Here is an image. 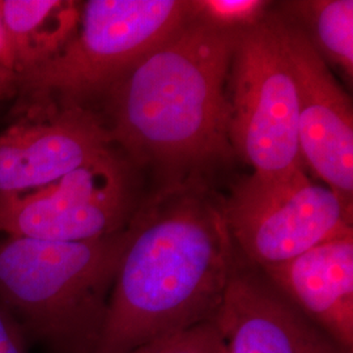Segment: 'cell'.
<instances>
[{
    "instance_id": "1",
    "label": "cell",
    "mask_w": 353,
    "mask_h": 353,
    "mask_svg": "<svg viewBox=\"0 0 353 353\" xmlns=\"http://www.w3.org/2000/svg\"><path fill=\"white\" fill-rule=\"evenodd\" d=\"M128 230L96 353L132 352L214 322L236 261L223 204L199 176L168 183Z\"/></svg>"
},
{
    "instance_id": "2",
    "label": "cell",
    "mask_w": 353,
    "mask_h": 353,
    "mask_svg": "<svg viewBox=\"0 0 353 353\" xmlns=\"http://www.w3.org/2000/svg\"><path fill=\"white\" fill-rule=\"evenodd\" d=\"M237 34L190 19L103 93L99 114L132 166L173 183L230 159L225 83Z\"/></svg>"
},
{
    "instance_id": "3",
    "label": "cell",
    "mask_w": 353,
    "mask_h": 353,
    "mask_svg": "<svg viewBox=\"0 0 353 353\" xmlns=\"http://www.w3.org/2000/svg\"><path fill=\"white\" fill-rule=\"evenodd\" d=\"M128 237V227L81 242L0 236V306L30 345L96 353Z\"/></svg>"
},
{
    "instance_id": "4",
    "label": "cell",
    "mask_w": 353,
    "mask_h": 353,
    "mask_svg": "<svg viewBox=\"0 0 353 353\" xmlns=\"http://www.w3.org/2000/svg\"><path fill=\"white\" fill-rule=\"evenodd\" d=\"M190 20L183 0H88L63 51L21 79L14 113L41 118L89 108L140 58Z\"/></svg>"
},
{
    "instance_id": "5",
    "label": "cell",
    "mask_w": 353,
    "mask_h": 353,
    "mask_svg": "<svg viewBox=\"0 0 353 353\" xmlns=\"http://www.w3.org/2000/svg\"><path fill=\"white\" fill-rule=\"evenodd\" d=\"M229 74L233 152L258 176H284L303 166L297 89L271 17L237 34Z\"/></svg>"
},
{
    "instance_id": "6",
    "label": "cell",
    "mask_w": 353,
    "mask_h": 353,
    "mask_svg": "<svg viewBox=\"0 0 353 353\" xmlns=\"http://www.w3.org/2000/svg\"><path fill=\"white\" fill-rule=\"evenodd\" d=\"M223 211L236 250L256 268L353 233L352 207L313 183L303 166L284 176H245Z\"/></svg>"
},
{
    "instance_id": "7",
    "label": "cell",
    "mask_w": 353,
    "mask_h": 353,
    "mask_svg": "<svg viewBox=\"0 0 353 353\" xmlns=\"http://www.w3.org/2000/svg\"><path fill=\"white\" fill-rule=\"evenodd\" d=\"M137 210L132 165L114 148L48 186L0 195V236L100 240L125 230Z\"/></svg>"
},
{
    "instance_id": "8",
    "label": "cell",
    "mask_w": 353,
    "mask_h": 353,
    "mask_svg": "<svg viewBox=\"0 0 353 353\" xmlns=\"http://www.w3.org/2000/svg\"><path fill=\"white\" fill-rule=\"evenodd\" d=\"M297 89L299 143L303 164L319 176L345 205L352 207L353 112L301 28L271 17Z\"/></svg>"
},
{
    "instance_id": "9",
    "label": "cell",
    "mask_w": 353,
    "mask_h": 353,
    "mask_svg": "<svg viewBox=\"0 0 353 353\" xmlns=\"http://www.w3.org/2000/svg\"><path fill=\"white\" fill-rule=\"evenodd\" d=\"M114 148L93 109L19 119L0 134V195L48 186Z\"/></svg>"
},
{
    "instance_id": "10",
    "label": "cell",
    "mask_w": 353,
    "mask_h": 353,
    "mask_svg": "<svg viewBox=\"0 0 353 353\" xmlns=\"http://www.w3.org/2000/svg\"><path fill=\"white\" fill-rule=\"evenodd\" d=\"M214 323L227 353L353 352L305 318L239 252Z\"/></svg>"
},
{
    "instance_id": "11",
    "label": "cell",
    "mask_w": 353,
    "mask_h": 353,
    "mask_svg": "<svg viewBox=\"0 0 353 353\" xmlns=\"http://www.w3.org/2000/svg\"><path fill=\"white\" fill-rule=\"evenodd\" d=\"M258 270L330 339L353 351V233Z\"/></svg>"
},
{
    "instance_id": "12",
    "label": "cell",
    "mask_w": 353,
    "mask_h": 353,
    "mask_svg": "<svg viewBox=\"0 0 353 353\" xmlns=\"http://www.w3.org/2000/svg\"><path fill=\"white\" fill-rule=\"evenodd\" d=\"M81 3L0 0V19L21 79L58 57L75 36Z\"/></svg>"
},
{
    "instance_id": "13",
    "label": "cell",
    "mask_w": 353,
    "mask_h": 353,
    "mask_svg": "<svg viewBox=\"0 0 353 353\" xmlns=\"http://www.w3.org/2000/svg\"><path fill=\"white\" fill-rule=\"evenodd\" d=\"M309 33H303L323 61L336 65L350 81L353 76L352 0H301L284 3Z\"/></svg>"
},
{
    "instance_id": "14",
    "label": "cell",
    "mask_w": 353,
    "mask_h": 353,
    "mask_svg": "<svg viewBox=\"0 0 353 353\" xmlns=\"http://www.w3.org/2000/svg\"><path fill=\"white\" fill-rule=\"evenodd\" d=\"M268 4L263 0H192L189 1L190 19L240 33L265 20Z\"/></svg>"
},
{
    "instance_id": "15",
    "label": "cell",
    "mask_w": 353,
    "mask_h": 353,
    "mask_svg": "<svg viewBox=\"0 0 353 353\" xmlns=\"http://www.w3.org/2000/svg\"><path fill=\"white\" fill-rule=\"evenodd\" d=\"M130 353H225V347L214 321L152 341Z\"/></svg>"
},
{
    "instance_id": "16",
    "label": "cell",
    "mask_w": 353,
    "mask_h": 353,
    "mask_svg": "<svg viewBox=\"0 0 353 353\" xmlns=\"http://www.w3.org/2000/svg\"><path fill=\"white\" fill-rule=\"evenodd\" d=\"M20 83L21 74L14 61L0 19V102L16 99Z\"/></svg>"
},
{
    "instance_id": "17",
    "label": "cell",
    "mask_w": 353,
    "mask_h": 353,
    "mask_svg": "<svg viewBox=\"0 0 353 353\" xmlns=\"http://www.w3.org/2000/svg\"><path fill=\"white\" fill-rule=\"evenodd\" d=\"M29 347L21 330L0 306V353H30Z\"/></svg>"
},
{
    "instance_id": "18",
    "label": "cell",
    "mask_w": 353,
    "mask_h": 353,
    "mask_svg": "<svg viewBox=\"0 0 353 353\" xmlns=\"http://www.w3.org/2000/svg\"><path fill=\"white\" fill-rule=\"evenodd\" d=\"M350 353H353V352H350Z\"/></svg>"
},
{
    "instance_id": "19",
    "label": "cell",
    "mask_w": 353,
    "mask_h": 353,
    "mask_svg": "<svg viewBox=\"0 0 353 353\" xmlns=\"http://www.w3.org/2000/svg\"><path fill=\"white\" fill-rule=\"evenodd\" d=\"M225 353H227V352H225Z\"/></svg>"
}]
</instances>
